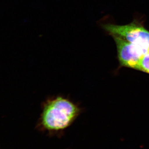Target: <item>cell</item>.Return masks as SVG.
Masks as SVG:
<instances>
[{
  "instance_id": "obj_4",
  "label": "cell",
  "mask_w": 149,
  "mask_h": 149,
  "mask_svg": "<svg viewBox=\"0 0 149 149\" xmlns=\"http://www.w3.org/2000/svg\"><path fill=\"white\" fill-rule=\"evenodd\" d=\"M137 70L149 73V52L141 58Z\"/></svg>"
},
{
  "instance_id": "obj_3",
  "label": "cell",
  "mask_w": 149,
  "mask_h": 149,
  "mask_svg": "<svg viewBox=\"0 0 149 149\" xmlns=\"http://www.w3.org/2000/svg\"><path fill=\"white\" fill-rule=\"evenodd\" d=\"M111 36L116 44L118 56L120 64L123 66L137 70L140 59L148 53L121 37L115 35Z\"/></svg>"
},
{
  "instance_id": "obj_2",
  "label": "cell",
  "mask_w": 149,
  "mask_h": 149,
  "mask_svg": "<svg viewBox=\"0 0 149 149\" xmlns=\"http://www.w3.org/2000/svg\"><path fill=\"white\" fill-rule=\"evenodd\" d=\"M103 29L110 35L119 36L140 47L147 53L149 52V31L137 22L124 25L102 24Z\"/></svg>"
},
{
  "instance_id": "obj_1",
  "label": "cell",
  "mask_w": 149,
  "mask_h": 149,
  "mask_svg": "<svg viewBox=\"0 0 149 149\" xmlns=\"http://www.w3.org/2000/svg\"><path fill=\"white\" fill-rule=\"evenodd\" d=\"M78 103L61 95L48 97L42 103L37 129L49 134L62 133L83 112Z\"/></svg>"
}]
</instances>
